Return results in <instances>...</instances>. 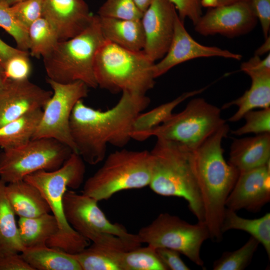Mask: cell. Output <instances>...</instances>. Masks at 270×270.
Here are the masks:
<instances>
[{
  "label": "cell",
  "mask_w": 270,
  "mask_h": 270,
  "mask_svg": "<svg viewBox=\"0 0 270 270\" xmlns=\"http://www.w3.org/2000/svg\"><path fill=\"white\" fill-rule=\"evenodd\" d=\"M260 242L250 236L241 248L233 252H226L221 257L215 260L213 264L214 270H242L252 261V256Z\"/></svg>",
  "instance_id": "obj_32"
},
{
  "label": "cell",
  "mask_w": 270,
  "mask_h": 270,
  "mask_svg": "<svg viewBox=\"0 0 270 270\" xmlns=\"http://www.w3.org/2000/svg\"><path fill=\"white\" fill-rule=\"evenodd\" d=\"M244 0H201L202 6L212 8L228 5Z\"/></svg>",
  "instance_id": "obj_45"
},
{
  "label": "cell",
  "mask_w": 270,
  "mask_h": 270,
  "mask_svg": "<svg viewBox=\"0 0 270 270\" xmlns=\"http://www.w3.org/2000/svg\"><path fill=\"white\" fill-rule=\"evenodd\" d=\"M0 27L14 38L18 49L28 52V29L16 19L5 0H0Z\"/></svg>",
  "instance_id": "obj_33"
},
{
  "label": "cell",
  "mask_w": 270,
  "mask_h": 270,
  "mask_svg": "<svg viewBox=\"0 0 270 270\" xmlns=\"http://www.w3.org/2000/svg\"><path fill=\"white\" fill-rule=\"evenodd\" d=\"M44 0H23L10 6L19 22L28 29L34 21L42 17Z\"/></svg>",
  "instance_id": "obj_38"
},
{
  "label": "cell",
  "mask_w": 270,
  "mask_h": 270,
  "mask_svg": "<svg viewBox=\"0 0 270 270\" xmlns=\"http://www.w3.org/2000/svg\"><path fill=\"white\" fill-rule=\"evenodd\" d=\"M22 51L8 44L0 38V63L1 64L4 63L10 58Z\"/></svg>",
  "instance_id": "obj_44"
},
{
  "label": "cell",
  "mask_w": 270,
  "mask_h": 270,
  "mask_svg": "<svg viewBox=\"0 0 270 270\" xmlns=\"http://www.w3.org/2000/svg\"><path fill=\"white\" fill-rule=\"evenodd\" d=\"M74 152L50 138L32 139L20 146L0 153V179L6 184L22 180L34 172L60 167Z\"/></svg>",
  "instance_id": "obj_9"
},
{
  "label": "cell",
  "mask_w": 270,
  "mask_h": 270,
  "mask_svg": "<svg viewBox=\"0 0 270 270\" xmlns=\"http://www.w3.org/2000/svg\"></svg>",
  "instance_id": "obj_50"
},
{
  "label": "cell",
  "mask_w": 270,
  "mask_h": 270,
  "mask_svg": "<svg viewBox=\"0 0 270 270\" xmlns=\"http://www.w3.org/2000/svg\"><path fill=\"white\" fill-rule=\"evenodd\" d=\"M137 234L142 243H146L155 248L176 250L196 265L204 266L200 248L203 242L210 238L204 222L192 224L178 216L162 213L150 224L142 228Z\"/></svg>",
  "instance_id": "obj_10"
},
{
  "label": "cell",
  "mask_w": 270,
  "mask_h": 270,
  "mask_svg": "<svg viewBox=\"0 0 270 270\" xmlns=\"http://www.w3.org/2000/svg\"><path fill=\"white\" fill-rule=\"evenodd\" d=\"M220 108L198 98L190 100L182 112L146 132L137 141L150 137L170 140L194 150L225 124Z\"/></svg>",
  "instance_id": "obj_8"
},
{
  "label": "cell",
  "mask_w": 270,
  "mask_h": 270,
  "mask_svg": "<svg viewBox=\"0 0 270 270\" xmlns=\"http://www.w3.org/2000/svg\"><path fill=\"white\" fill-rule=\"evenodd\" d=\"M142 14L134 0H106L98 12L100 16L125 20H140Z\"/></svg>",
  "instance_id": "obj_35"
},
{
  "label": "cell",
  "mask_w": 270,
  "mask_h": 270,
  "mask_svg": "<svg viewBox=\"0 0 270 270\" xmlns=\"http://www.w3.org/2000/svg\"><path fill=\"white\" fill-rule=\"evenodd\" d=\"M122 93L118 102L110 109L94 108L82 100L72 111L71 136L76 152L89 164L96 165L104 160L108 145L125 146L132 140L136 118L150 104L146 94Z\"/></svg>",
  "instance_id": "obj_1"
},
{
  "label": "cell",
  "mask_w": 270,
  "mask_h": 270,
  "mask_svg": "<svg viewBox=\"0 0 270 270\" xmlns=\"http://www.w3.org/2000/svg\"><path fill=\"white\" fill-rule=\"evenodd\" d=\"M7 81L8 80L5 76L3 68L0 63V92L4 87Z\"/></svg>",
  "instance_id": "obj_48"
},
{
  "label": "cell",
  "mask_w": 270,
  "mask_h": 270,
  "mask_svg": "<svg viewBox=\"0 0 270 270\" xmlns=\"http://www.w3.org/2000/svg\"><path fill=\"white\" fill-rule=\"evenodd\" d=\"M94 244L72 255L82 270H122V252Z\"/></svg>",
  "instance_id": "obj_29"
},
{
  "label": "cell",
  "mask_w": 270,
  "mask_h": 270,
  "mask_svg": "<svg viewBox=\"0 0 270 270\" xmlns=\"http://www.w3.org/2000/svg\"><path fill=\"white\" fill-rule=\"evenodd\" d=\"M98 16L106 40L129 50H143L145 38L140 20Z\"/></svg>",
  "instance_id": "obj_21"
},
{
  "label": "cell",
  "mask_w": 270,
  "mask_h": 270,
  "mask_svg": "<svg viewBox=\"0 0 270 270\" xmlns=\"http://www.w3.org/2000/svg\"><path fill=\"white\" fill-rule=\"evenodd\" d=\"M6 185L0 179V254L20 253L24 248L20 239L16 215L5 193Z\"/></svg>",
  "instance_id": "obj_27"
},
{
  "label": "cell",
  "mask_w": 270,
  "mask_h": 270,
  "mask_svg": "<svg viewBox=\"0 0 270 270\" xmlns=\"http://www.w3.org/2000/svg\"><path fill=\"white\" fill-rule=\"evenodd\" d=\"M27 51L22 50L1 64L8 80H21L28 79L32 66Z\"/></svg>",
  "instance_id": "obj_37"
},
{
  "label": "cell",
  "mask_w": 270,
  "mask_h": 270,
  "mask_svg": "<svg viewBox=\"0 0 270 270\" xmlns=\"http://www.w3.org/2000/svg\"><path fill=\"white\" fill-rule=\"evenodd\" d=\"M156 252L160 259L168 270H189L190 268L183 262L178 251L166 248H156Z\"/></svg>",
  "instance_id": "obj_41"
},
{
  "label": "cell",
  "mask_w": 270,
  "mask_h": 270,
  "mask_svg": "<svg viewBox=\"0 0 270 270\" xmlns=\"http://www.w3.org/2000/svg\"><path fill=\"white\" fill-rule=\"evenodd\" d=\"M138 9L143 13L154 0H134Z\"/></svg>",
  "instance_id": "obj_47"
},
{
  "label": "cell",
  "mask_w": 270,
  "mask_h": 270,
  "mask_svg": "<svg viewBox=\"0 0 270 270\" xmlns=\"http://www.w3.org/2000/svg\"><path fill=\"white\" fill-rule=\"evenodd\" d=\"M52 94L42 108L39 125L32 139L56 140L76 152L70 128V120L76 104L86 98L88 87L80 81L61 84L48 78Z\"/></svg>",
  "instance_id": "obj_11"
},
{
  "label": "cell",
  "mask_w": 270,
  "mask_h": 270,
  "mask_svg": "<svg viewBox=\"0 0 270 270\" xmlns=\"http://www.w3.org/2000/svg\"><path fill=\"white\" fill-rule=\"evenodd\" d=\"M104 160L102 165L84 182L82 194L98 202L124 190L149 186L153 166L150 151L122 148Z\"/></svg>",
  "instance_id": "obj_6"
},
{
  "label": "cell",
  "mask_w": 270,
  "mask_h": 270,
  "mask_svg": "<svg viewBox=\"0 0 270 270\" xmlns=\"http://www.w3.org/2000/svg\"><path fill=\"white\" fill-rule=\"evenodd\" d=\"M229 132L226 124L192 150L191 162L204 206V222L210 238L222 240V225L226 199L240 172L226 162L222 141Z\"/></svg>",
  "instance_id": "obj_2"
},
{
  "label": "cell",
  "mask_w": 270,
  "mask_h": 270,
  "mask_svg": "<svg viewBox=\"0 0 270 270\" xmlns=\"http://www.w3.org/2000/svg\"><path fill=\"white\" fill-rule=\"evenodd\" d=\"M98 201L84 194L66 190L62 202L64 218L80 234L93 244L120 252L138 247L135 234L122 225L112 223L98 205Z\"/></svg>",
  "instance_id": "obj_7"
},
{
  "label": "cell",
  "mask_w": 270,
  "mask_h": 270,
  "mask_svg": "<svg viewBox=\"0 0 270 270\" xmlns=\"http://www.w3.org/2000/svg\"><path fill=\"white\" fill-rule=\"evenodd\" d=\"M257 21L248 0H244L210 8L194 26L195 30L203 36L234 38L250 32Z\"/></svg>",
  "instance_id": "obj_13"
},
{
  "label": "cell",
  "mask_w": 270,
  "mask_h": 270,
  "mask_svg": "<svg viewBox=\"0 0 270 270\" xmlns=\"http://www.w3.org/2000/svg\"><path fill=\"white\" fill-rule=\"evenodd\" d=\"M156 139L150 150V189L160 196L184 199L198 222H204L202 199L191 162L192 150L170 140Z\"/></svg>",
  "instance_id": "obj_3"
},
{
  "label": "cell",
  "mask_w": 270,
  "mask_h": 270,
  "mask_svg": "<svg viewBox=\"0 0 270 270\" xmlns=\"http://www.w3.org/2000/svg\"><path fill=\"white\" fill-rule=\"evenodd\" d=\"M270 50V38L268 36L265 38L264 42L256 50L254 55L259 56L268 52Z\"/></svg>",
  "instance_id": "obj_46"
},
{
  "label": "cell",
  "mask_w": 270,
  "mask_h": 270,
  "mask_svg": "<svg viewBox=\"0 0 270 270\" xmlns=\"http://www.w3.org/2000/svg\"><path fill=\"white\" fill-rule=\"evenodd\" d=\"M240 70L248 76L270 73V54L262 60L260 56L254 55L247 62L240 65Z\"/></svg>",
  "instance_id": "obj_42"
},
{
  "label": "cell",
  "mask_w": 270,
  "mask_h": 270,
  "mask_svg": "<svg viewBox=\"0 0 270 270\" xmlns=\"http://www.w3.org/2000/svg\"><path fill=\"white\" fill-rule=\"evenodd\" d=\"M0 270H34L18 252L0 254Z\"/></svg>",
  "instance_id": "obj_43"
},
{
  "label": "cell",
  "mask_w": 270,
  "mask_h": 270,
  "mask_svg": "<svg viewBox=\"0 0 270 270\" xmlns=\"http://www.w3.org/2000/svg\"><path fill=\"white\" fill-rule=\"evenodd\" d=\"M218 56L238 60L242 56L216 46H204L196 41L186 30L184 22L178 16L176 20L172 40L166 55L154 66L157 78L174 66L188 60L200 58Z\"/></svg>",
  "instance_id": "obj_15"
},
{
  "label": "cell",
  "mask_w": 270,
  "mask_h": 270,
  "mask_svg": "<svg viewBox=\"0 0 270 270\" xmlns=\"http://www.w3.org/2000/svg\"><path fill=\"white\" fill-rule=\"evenodd\" d=\"M206 87L185 92L173 100L162 104L146 112H142L136 118L131 134L132 139L137 140L142 134L160 126L173 114L174 109L187 98L199 94Z\"/></svg>",
  "instance_id": "obj_26"
},
{
  "label": "cell",
  "mask_w": 270,
  "mask_h": 270,
  "mask_svg": "<svg viewBox=\"0 0 270 270\" xmlns=\"http://www.w3.org/2000/svg\"><path fill=\"white\" fill-rule=\"evenodd\" d=\"M154 64L143 50H129L105 40L94 60L98 87L113 94H146L155 84Z\"/></svg>",
  "instance_id": "obj_4"
},
{
  "label": "cell",
  "mask_w": 270,
  "mask_h": 270,
  "mask_svg": "<svg viewBox=\"0 0 270 270\" xmlns=\"http://www.w3.org/2000/svg\"><path fill=\"white\" fill-rule=\"evenodd\" d=\"M5 0L6 2V3L9 6H12L14 4L18 2H20V1H22V0Z\"/></svg>",
  "instance_id": "obj_49"
},
{
  "label": "cell",
  "mask_w": 270,
  "mask_h": 270,
  "mask_svg": "<svg viewBox=\"0 0 270 270\" xmlns=\"http://www.w3.org/2000/svg\"><path fill=\"white\" fill-rule=\"evenodd\" d=\"M21 253L34 270H82L72 255L46 245L24 248Z\"/></svg>",
  "instance_id": "obj_23"
},
{
  "label": "cell",
  "mask_w": 270,
  "mask_h": 270,
  "mask_svg": "<svg viewBox=\"0 0 270 270\" xmlns=\"http://www.w3.org/2000/svg\"><path fill=\"white\" fill-rule=\"evenodd\" d=\"M5 193L19 218H33L51 212L40 192L24 180L6 184Z\"/></svg>",
  "instance_id": "obj_20"
},
{
  "label": "cell",
  "mask_w": 270,
  "mask_h": 270,
  "mask_svg": "<svg viewBox=\"0 0 270 270\" xmlns=\"http://www.w3.org/2000/svg\"><path fill=\"white\" fill-rule=\"evenodd\" d=\"M86 172L84 162L72 152L59 168L50 171L39 170L24 178L34 186L48 202L52 214L57 220L59 228L66 232L76 231L66 220L62 202L67 188L77 189L83 182Z\"/></svg>",
  "instance_id": "obj_12"
},
{
  "label": "cell",
  "mask_w": 270,
  "mask_h": 270,
  "mask_svg": "<svg viewBox=\"0 0 270 270\" xmlns=\"http://www.w3.org/2000/svg\"><path fill=\"white\" fill-rule=\"evenodd\" d=\"M252 10L259 20L266 38L270 28V0H248Z\"/></svg>",
  "instance_id": "obj_40"
},
{
  "label": "cell",
  "mask_w": 270,
  "mask_h": 270,
  "mask_svg": "<svg viewBox=\"0 0 270 270\" xmlns=\"http://www.w3.org/2000/svg\"><path fill=\"white\" fill-rule=\"evenodd\" d=\"M90 240L76 230L66 232L60 228L47 240L46 246L69 254L80 253L89 246Z\"/></svg>",
  "instance_id": "obj_34"
},
{
  "label": "cell",
  "mask_w": 270,
  "mask_h": 270,
  "mask_svg": "<svg viewBox=\"0 0 270 270\" xmlns=\"http://www.w3.org/2000/svg\"><path fill=\"white\" fill-rule=\"evenodd\" d=\"M270 161V133L234 140L228 163L242 172L262 166Z\"/></svg>",
  "instance_id": "obj_19"
},
{
  "label": "cell",
  "mask_w": 270,
  "mask_h": 270,
  "mask_svg": "<svg viewBox=\"0 0 270 270\" xmlns=\"http://www.w3.org/2000/svg\"><path fill=\"white\" fill-rule=\"evenodd\" d=\"M224 234L230 230L246 232L261 244L270 256V214L254 219L243 218L235 211L226 208L222 225Z\"/></svg>",
  "instance_id": "obj_28"
},
{
  "label": "cell",
  "mask_w": 270,
  "mask_h": 270,
  "mask_svg": "<svg viewBox=\"0 0 270 270\" xmlns=\"http://www.w3.org/2000/svg\"><path fill=\"white\" fill-rule=\"evenodd\" d=\"M52 94L26 79L8 80L0 92V127L30 112L42 109Z\"/></svg>",
  "instance_id": "obj_16"
},
{
  "label": "cell",
  "mask_w": 270,
  "mask_h": 270,
  "mask_svg": "<svg viewBox=\"0 0 270 270\" xmlns=\"http://www.w3.org/2000/svg\"><path fill=\"white\" fill-rule=\"evenodd\" d=\"M174 6L180 18H188L194 25L202 14L201 0H170Z\"/></svg>",
  "instance_id": "obj_39"
},
{
  "label": "cell",
  "mask_w": 270,
  "mask_h": 270,
  "mask_svg": "<svg viewBox=\"0 0 270 270\" xmlns=\"http://www.w3.org/2000/svg\"><path fill=\"white\" fill-rule=\"evenodd\" d=\"M252 80L250 88L240 98L224 104L222 108L232 106H238L236 112L228 120L238 122L248 112L256 108H270V73L250 76Z\"/></svg>",
  "instance_id": "obj_22"
},
{
  "label": "cell",
  "mask_w": 270,
  "mask_h": 270,
  "mask_svg": "<svg viewBox=\"0 0 270 270\" xmlns=\"http://www.w3.org/2000/svg\"><path fill=\"white\" fill-rule=\"evenodd\" d=\"M42 109L28 112L0 127V148H16L31 140L40 121Z\"/></svg>",
  "instance_id": "obj_25"
},
{
  "label": "cell",
  "mask_w": 270,
  "mask_h": 270,
  "mask_svg": "<svg viewBox=\"0 0 270 270\" xmlns=\"http://www.w3.org/2000/svg\"><path fill=\"white\" fill-rule=\"evenodd\" d=\"M94 16L84 0H44L42 16L54 28L58 41L81 33L91 24Z\"/></svg>",
  "instance_id": "obj_18"
},
{
  "label": "cell",
  "mask_w": 270,
  "mask_h": 270,
  "mask_svg": "<svg viewBox=\"0 0 270 270\" xmlns=\"http://www.w3.org/2000/svg\"><path fill=\"white\" fill-rule=\"evenodd\" d=\"M120 264L122 270H168L156 249L150 245L122 252Z\"/></svg>",
  "instance_id": "obj_31"
},
{
  "label": "cell",
  "mask_w": 270,
  "mask_h": 270,
  "mask_svg": "<svg viewBox=\"0 0 270 270\" xmlns=\"http://www.w3.org/2000/svg\"><path fill=\"white\" fill-rule=\"evenodd\" d=\"M105 40L98 16L94 15L86 30L71 38L58 42L42 57L47 78L61 84L80 81L88 88H96L95 57Z\"/></svg>",
  "instance_id": "obj_5"
},
{
  "label": "cell",
  "mask_w": 270,
  "mask_h": 270,
  "mask_svg": "<svg viewBox=\"0 0 270 270\" xmlns=\"http://www.w3.org/2000/svg\"><path fill=\"white\" fill-rule=\"evenodd\" d=\"M178 16L170 0H154L140 19L144 34L143 52L155 62L168 52Z\"/></svg>",
  "instance_id": "obj_14"
},
{
  "label": "cell",
  "mask_w": 270,
  "mask_h": 270,
  "mask_svg": "<svg viewBox=\"0 0 270 270\" xmlns=\"http://www.w3.org/2000/svg\"><path fill=\"white\" fill-rule=\"evenodd\" d=\"M270 200V161L260 167L240 172L226 202L235 211L259 210Z\"/></svg>",
  "instance_id": "obj_17"
},
{
  "label": "cell",
  "mask_w": 270,
  "mask_h": 270,
  "mask_svg": "<svg viewBox=\"0 0 270 270\" xmlns=\"http://www.w3.org/2000/svg\"><path fill=\"white\" fill-rule=\"evenodd\" d=\"M245 124L232 133L237 136L248 134L270 133V108L250 110L244 116Z\"/></svg>",
  "instance_id": "obj_36"
},
{
  "label": "cell",
  "mask_w": 270,
  "mask_h": 270,
  "mask_svg": "<svg viewBox=\"0 0 270 270\" xmlns=\"http://www.w3.org/2000/svg\"><path fill=\"white\" fill-rule=\"evenodd\" d=\"M28 36L30 54L37 58L44 56L59 42L54 30L42 16L30 25Z\"/></svg>",
  "instance_id": "obj_30"
},
{
  "label": "cell",
  "mask_w": 270,
  "mask_h": 270,
  "mask_svg": "<svg viewBox=\"0 0 270 270\" xmlns=\"http://www.w3.org/2000/svg\"><path fill=\"white\" fill-rule=\"evenodd\" d=\"M18 226L24 248L46 245L47 240L59 228L56 218L50 212L33 218H19Z\"/></svg>",
  "instance_id": "obj_24"
}]
</instances>
